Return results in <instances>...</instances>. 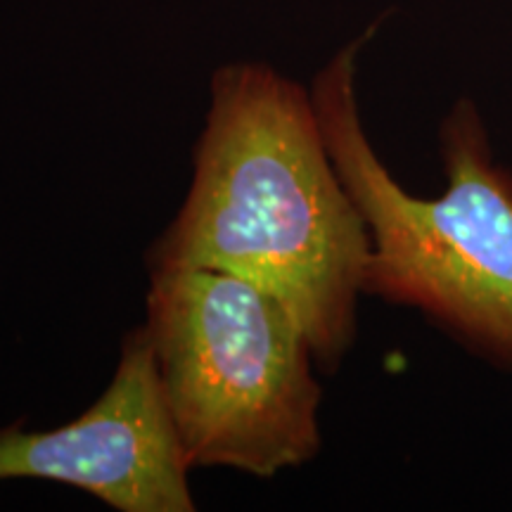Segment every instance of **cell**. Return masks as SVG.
Segmentation results:
<instances>
[{
    "instance_id": "obj_4",
    "label": "cell",
    "mask_w": 512,
    "mask_h": 512,
    "mask_svg": "<svg viewBox=\"0 0 512 512\" xmlns=\"http://www.w3.org/2000/svg\"><path fill=\"white\" fill-rule=\"evenodd\" d=\"M188 472L145 328L126 337L110 387L74 422L0 430V482L50 479L121 512L195 510Z\"/></svg>"
},
{
    "instance_id": "obj_3",
    "label": "cell",
    "mask_w": 512,
    "mask_h": 512,
    "mask_svg": "<svg viewBox=\"0 0 512 512\" xmlns=\"http://www.w3.org/2000/svg\"><path fill=\"white\" fill-rule=\"evenodd\" d=\"M145 332L190 467L275 477L320 451L316 354L275 294L219 268L157 266Z\"/></svg>"
},
{
    "instance_id": "obj_2",
    "label": "cell",
    "mask_w": 512,
    "mask_h": 512,
    "mask_svg": "<svg viewBox=\"0 0 512 512\" xmlns=\"http://www.w3.org/2000/svg\"><path fill=\"white\" fill-rule=\"evenodd\" d=\"M373 34L339 48L311 88L332 164L368 228L363 294L415 309L512 373V169L498 159L477 102L458 98L439 124L441 195L403 188L358 105V55Z\"/></svg>"
},
{
    "instance_id": "obj_1",
    "label": "cell",
    "mask_w": 512,
    "mask_h": 512,
    "mask_svg": "<svg viewBox=\"0 0 512 512\" xmlns=\"http://www.w3.org/2000/svg\"><path fill=\"white\" fill-rule=\"evenodd\" d=\"M368 254L366 221L332 164L311 91L268 64L221 67L190 192L150 266L254 280L332 370L356 339Z\"/></svg>"
}]
</instances>
